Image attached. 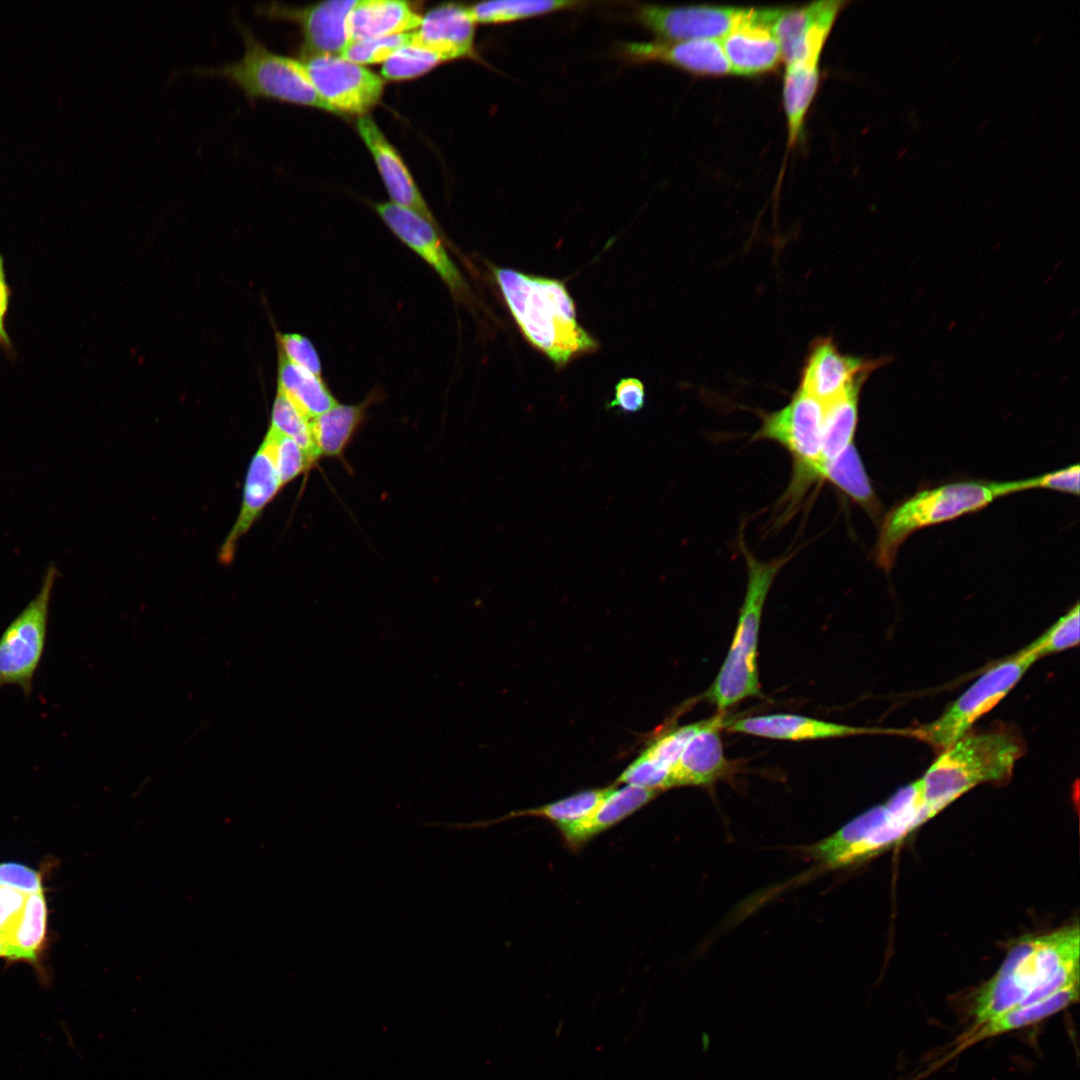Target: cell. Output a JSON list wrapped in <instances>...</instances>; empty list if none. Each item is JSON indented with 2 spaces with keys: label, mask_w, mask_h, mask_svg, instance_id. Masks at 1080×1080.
<instances>
[{
  "label": "cell",
  "mask_w": 1080,
  "mask_h": 1080,
  "mask_svg": "<svg viewBox=\"0 0 1080 1080\" xmlns=\"http://www.w3.org/2000/svg\"><path fill=\"white\" fill-rule=\"evenodd\" d=\"M506 304L528 341L556 366L598 343L577 322L575 305L563 282L495 268Z\"/></svg>",
  "instance_id": "cell-1"
},
{
  "label": "cell",
  "mask_w": 1080,
  "mask_h": 1080,
  "mask_svg": "<svg viewBox=\"0 0 1080 1080\" xmlns=\"http://www.w3.org/2000/svg\"><path fill=\"white\" fill-rule=\"evenodd\" d=\"M1079 969V963L1074 962L1069 948L1059 939L1046 935L1020 938L995 975L977 991L973 1025L1079 981Z\"/></svg>",
  "instance_id": "cell-2"
},
{
  "label": "cell",
  "mask_w": 1080,
  "mask_h": 1080,
  "mask_svg": "<svg viewBox=\"0 0 1080 1080\" xmlns=\"http://www.w3.org/2000/svg\"><path fill=\"white\" fill-rule=\"evenodd\" d=\"M1025 744L1006 724L969 730L941 751L920 780L925 809L933 818L973 787L1007 780Z\"/></svg>",
  "instance_id": "cell-3"
},
{
  "label": "cell",
  "mask_w": 1080,
  "mask_h": 1080,
  "mask_svg": "<svg viewBox=\"0 0 1080 1080\" xmlns=\"http://www.w3.org/2000/svg\"><path fill=\"white\" fill-rule=\"evenodd\" d=\"M748 584L738 624L727 656L706 697L724 710L743 699L760 697L757 668L758 635L763 606L780 568L782 557L770 562L758 561L745 550Z\"/></svg>",
  "instance_id": "cell-4"
},
{
  "label": "cell",
  "mask_w": 1080,
  "mask_h": 1080,
  "mask_svg": "<svg viewBox=\"0 0 1080 1080\" xmlns=\"http://www.w3.org/2000/svg\"><path fill=\"white\" fill-rule=\"evenodd\" d=\"M235 25L244 44L241 58L219 67L199 69V74L224 77L252 102L273 99L333 113L316 92L302 61L273 52L237 18Z\"/></svg>",
  "instance_id": "cell-5"
},
{
  "label": "cell",
  "mask_w": 1080,
  "mask_h": 1080,
  "mask_svg": "<svg viewBox=\"0 0 1080 1080\" xmlns=\"http://www.w3.org/2000/svg\"><path fill=\"white\" fill-rule=\"evenodd\" d=\"M998 497L996 482H956L918 492L884 517L875 547L878 566L889 571L915 531L982 509Z\"/></svg>",
  "instance_id": "cell-6"
},
{
  "label": "cell",
  "mask_w": 1080,
  "mask_h": 1080,
  "mask_svg": "<svg viewBox=\"0 0 1080 1080\" xmlns=\"http://www.w3.org/2000/svg\"><path fill=\"white\" fill-rule=\"evenodd\" d=\"M1036 660L1025 649L986 671L935 720L906 734L943 751L1000 702Z\"/></svg>",
  "instance_id": "cell-7"
},
{
  "label": "cell",
  "mask_w": 1080,
  "mask_h": 1080,
  "mask_svg": "<svg viewBox=\"0 0 1080 1080\" xmlns=\"http://www.w3.org/2000/svg\"><path fill=\"white\" fill-rule=\"evenodd\" d=\"M917 827L914 816L887 801L854 818L809 852L821 864L838 868L882 852Z\"/></svg>",
  "instance_id": "cell-8"
},
{
  "label": "cell",
  "mask_w": 1080,
  "mask_h": 1080,
  "mask_svg": "<svg viewBox=\"0 0 1080 1080\" xmlns=\"http://www.w3.org/2000/svg\"><path fill=\"white\" fill-rule=\"evenodd\" d=\"M58 570L50 564L36 596L9 623L0 637V688L20 687L29 697L45 649L49 608Z\"/></svg>",
  "instance_id": "cell-9"
},
{
  "label": "cell",
  "mask_w": 1080,
  "mask_h": 1080,
  "mask_svg": "<svg viewBox=\"0 0 1080 1080\" xmlns=\"http://www.w3.org/2000/svg\"><path fill=\"white\" fill-rule=\"evenodd\" d=\"M824 405L798 389L791 401L763 417L754 439L780 443L794 459L793 487L800 490L815 480L821 463Z\"/></svg>",
  "instance_id": "cell-10"
},
{
  "label": "cell",
  "mask_w": 1080,
  "mask_h": 1080,
  "mask_svg": "<svg viewBox=\"0 0 1080 1080\" xmlns=\"http://www.w3.org/2000/svg\"><path fill=\"white\" fill-rule=\"evenodd\" d=\"M316 92L333 113L364 114L382 97L383 79L340 55L302 59Z\"/></svg>",
  "instance_id": "cell-11"
},
{
  "label": "cell",
  "mask_w": 1080,
  "mask_h": 1080,
  "mask_svg": "<svg viewBox=\"0 0 1080 1080\" xmlns=\"http://www.w3.org/2000/svg\"><path fill=\"white\" fill-rule=\"evenodd\" d=\"M750 8L692 5H639L633 17L662 41L722 39L749 13Z\"/></svg>",
  "instance_id": "cell-12"
},
{
  "label": "cell",
  "mask_w": 1080,
  "mask_h": 1080,
  "mask_svg": "<svg viewBox=\"0 0 1080 1080\" xmlns=\"http://www.w3.org/2000/svg\"><path fill=\"white\" fill-rule=\"evenodd\" d=\"M357 3L358 0H332L293 7L269 2L256 5L255 12L271 20L298 24L303 36L302 59H306L317 55H340L348 43L346 18Z\"/></svg>",
  "instance_id": "cell-13"
},
{
  "label": "cell",
  "mask_w": 1080,
  "mask_h": 1080,
  "mask_svg": "<svg viewBox=\"0 0 1080 1080\" xmlns=\"http://www.w3.org/2000/svg\"><path fill=\"white\" fill-rule=\"evenodd\" d=\"M376 210L390 230L441 278L457 300H465L468 285L449 256L438 228L421 215L392 202L379 203Z\"/></svg>",
  "instance_id": "cell-14"
},
{
  "label": "cell",
  "mask_w": 1080,
  "mask_h": 1080,
  "mask_svg": "<svg viewBox=\"0 0 1080 1080\" xmlns=\"http://www.w3.org/2000/svg\"><path fill=\"white\" fill-rule=\"evenodd\" d=\"M782 8H750L748 15L721 40L724 54L736 75L774 70L782 61L773 25Z\"/></svg>",
  "instance_id": "cell-15"
},
{
  "label": "cell",
  "mask_w": 1080,
  "mask_h": 1080,
  "mask_svg": "<svg viewBox=\"0 0 1080 1080\" xmlns=\"http://www.w3.org/2000/svg\"><path fill=\"white\" fill-rule=\"evenodd\" d=\"M615 54L627 63L658 62L699 75L733 74L720 40L618 43Z\"/></svg>",
  "instance_id": "cell-16"
},
{
  "label": "cell",
  "mask_w": 1080,
  "mask_h": 1080,
  "mask_svg": "<svg viewBox=\"0 0 1080 1080\" xmlns=\"http://www.w3.org/2000/svg\"><path fill=\"white\" fill-rule=\"evenodd\" d=\"M872 363L842 354L830 338L817 339L808 354L799 389L823 405L864 382Z\"/></svg>",
  "instance_id": "cell-17"
},
{
  "label": "cell",
  "mask_w": 1080,
  "mask_h": 1080,
  "mask_svg": "<svg viewBox=\"0 0 1080 1080\" xmlns=\"http://www.w3.org/2000/svg\"><path fill=\"white\" fill-rule=\"evenodd\" d=\"M357 130L373 156L392 203L412 210L439 229L408 168L378 125L371 117L361 116Z\"/></svg>",
  "instance_id": "cell-18"
},
{
  "label": "cell",
  "mask_w": 1080,
  "mask_h": 1080,
  "mask_svg": "<svg viewBox=\"0 0 1080 1080\" xmlns=\"http://www.w3.org/2000/svg\"><path fill=\"white\" fill-rule=\"evenodd\" d=\"M474 26L467 7L444 4L428 11L412 32L410 45L433 51L451 60L474 57Z\"/></svg>",
  "instance_id": "cell-19"
},
{
  "label": "cell",
  "mask_w": 1080,
  "mask_h": 1080,
  "mask_svg": "<svg viewBox=\"0 0 1080 1080\" xmlns=\"http://www.w3.org/2000/svg\"><path fill=\"white\" fill-rule=\"evenodd\" d=\"M726 718L716 715L687 743L669 774L668 787L709 785L726 774L729 765L720 737Z\"/></svg>",
  "instance_id": "cell-20"
},
{
  "label": "cell",
  "mask_w": 1080,
  "mask_h": 1080,
  "mask_svg": "<svg viewBox=\"0 0 1080 1080\" xmlns=\"http://www.w3.org/2000/svg\"><path fill=\"white\" fill-rule=\"evenodd\" d=\"M282 487L269 448L263 441L250 462L240 513L220 550L222 563L227 564L233 559L238 540Z\"/></svg>",
  "instance_id": "cell-21"
},
{
  "label": "cell",
  "mask_w": 1080,
  "mask_h": 1080,
  "mask_svg": "<svg viewBox=\"0 0 1080 1080\" xmlns=\"http://www.w3.org/2000/svg\"><path fill=\"white\" fill-rule=\"evenodd\" d=\"M1078 999L1079 981H1073L1041 1000L1009 1009L983 1023L972 1025L956 1041L949 1056H955L982 1040L1042 1021L1067 1008Z\"/></svg>",
  "instance_id": "cell-22"
},
{
  "label": "cell",
  "mask_w": 1080,
  "mask_h": 1080,
  "mask_svg": "<svg viewBox=\"0 0 1080 1080\" xmlns=\"http://www.w3.org/2000/svg\"><path fill=\"white\" fill-rule=\"evenodd\" d=\"M727 729L734 733L780 740L826 739L881 732L878 729L854 727L786 713L740 719L732 722Z\"/></svg>",
  "instance_id": "cell-23"
},
{
  "label": "cell",
  "mask_w": 1080,
  "mask_h": 1080,
  "mask_svg": "<svg viewBox=\"0 0 1080 1080\" xmlns=\"http://www.w3.org/2000/svg\"><path fill=\"white\" fill-rule=\"evenodd\" d=\"M658 791L626 785L611 787L607 795L585 818L558 825L569 849L578 850L591 838L611 828L651 801Z\"/></svg>",
  "instance_id": "cell-24"
},
{
  "label": "cell",
  "mask_w": 1080,
  "mask_h": 1080,
  "mask_svg": "<svg viewBox=\"0 0 1080 1080\" xmlns=\"http://www.w3.org/2000/svg\"><path fill=\"white\" fill-rule=\"evenodd\" d=\"M422 22L408 2L358 0L346 18L348 42L415 31Z\"/></svg>",
  "instance_id": "cell-25"
},
{
  "label": "cell",
  "mask_w": 1080,
  "mask_h": 1080,
  "mask_svg": "<svg viewBox=\"0 0 1080 1080\" xmlns=\"http://www.w3.org/2000/svg\"><path fill=\"white\" fill-rule=\"evenodd\" d=\"M376 399L371 394L358 404H336L311 419V430L318 458L341 457L363 422L367 408Z\"/></svg>",
  "instance_id": "cell-26"
},
{
  "label": "cell",
  "mask_w": 1080,
  "mask_h": 1080,
  "mask_svg": "<svg viewBox=\"0 0 1080 1080\" xmlns=\"http://www.w3.org/2000/svg\"><path fill=\"white\" fill-rule=\"evenodd\" d=\"M819 84V59H805L786 64L783 105L788 126V144L792 147L803 124Z\"/></svg>",
  "instance_id": "cell-27"
},
{
  "label": "cell",
  "mask_w": 1080,
  "mask_h": 1080,
  "mask_svg": "<svg viewBox=\"0 0 1080 1080\" xmlns=\"http://www.w3.org/2000/svg\"><path fill=\"white\" fill-rule=\"evenodd\" d=\"M278 380V390L309 419L338 404L322 377L290 362L282 354H280Z\"/></svg>",
  "instance_id": "cell-28"
},
{
  "label": "cell",
  "mask_w": 1080,
  "mask_h": 1080,
  "mask_svg": "<svg viewBox=\"0 0 1080 1080\" xmlns=\"http://www.w3.org/2000/svg\"><path fill=\"white\" fill-rule=\"evenodd\" d=\"M818 478L829 480L872 517L876 518L881 512L880 502L853 443L835 460L822 465L816 472Z\"/></svg>",
  "instance_id": "cell-29"
},
{
  "label": "cell",
  "mask_w": 1080,
  "mask_h": 1080,
  "mask_svg": "<svg viewBox=\"0 0 1080 1080\" xmlns=\"http://www.w3.org/2000/svg\"><path fill=\"white\" fill-rule=\"evenodd\" d=\"M47 913L43 891L29 894L20 919L5 939L8 960L36 965L46 940Z\"/></svg>",
  "instance_id": "cell-30"
},
{
  "label": "cell",
  "mask_w": 1080,
  "mask_h": 1080,
  "mask_svg": "<svg viewBox=\"0 0 1080 1080\" xmlns=\"http://www.w3.org/2000/svg\"><path fill=\"white\" fill-rule=\"evenodd\" d=\"M862 384L863 382L854 384L840 397L824 405L822 455L819 468L835 460L852 443L858 420V395Z\"/></svg>",
  "instance_id": "cell-31"
},
{
  "label": "cell",
  "mask_w": 1080,
  "mask_h": 1080,
  "mask_svg": "<svg viewBox=\"0 0 1080 1080\" xmlns=\"http://www.w3.org/2000/svg\"><path fill=\"white\" fill-rule=\"evenodd\" d=\"M583 4L565 0H495L480 2L467 9L474 23L503 24L575 9Z\"/></svg>",
  "instance_id": "cell-32"
},
{
  "label": "cell",
  "mask_w": 1080,
  "mask_h": 1080,
  "mask_svg": "<svg viewBox=\"0 0 1080 1080\" xmlns=\"http://www.w3.org/2000/svg\"><path fill=\"white\" fill-rule=\"evenodd\" d=\"M610 789L611 787L582 791L538 808L512 812L505 817L490 821L489 823L520 816L545 818L555 823L556 826L572 823L588 816L607 795Z\"/></svg>",
  "instance_id": "cell-33"
},
{
  "label": "cell",
  "mask_w": 1080,
  "mask_h": 1080,
  "mask_svg": "<svg viewBox=\"0 0 1080 1080\" xmlns=\"http://www.w3.org/2000/svg\"><path fill=\"white\" fill-rule=\"evenodd\" d=\"M270 428L293 439L306 452L313 464L317 461L311 419L279 390L272 408Z\"/></svg>",
  "instance_id": "cell-34"
},
{
  "label": "cell",
  "mask_w": 1080,
  "mask_h": 1080,
  "mask_svg": "<svg viewBox=\"0 0 1080 1080\" xmlns=\"http://www.w3.org/2000/svg\"><path fill=\"white\" fill-rule=\"evenodd\" d=\"M1079 611V604L1076 603L1056 623L1024 649L1037 661L1041 657L1078 645Z\"/></svg>",
  "instance_id": "cell-35"
},
{
  "label": "cell",
  "mask_w": 1080,
  "mask_h": 1080,
  "mask_svg": "<svg viewBox=\"0 0 1080 1080\" xmlns=\"http://www.w3.org/2000/svg\"><path fill=\"white\" fill-rule=\"evenodd\" d=\"M263 441L269 448L283 486L313 465L306 452L293 439L271 428Z\"/></svg>",
  "instance_id": "cell-36"
},
{
  "label": "cell",
  "mask_w": 1080,
  "mask_h": 1080,
  "mask_svg": "<svg viewBox=\"0 0 1080 1080\" xmlns=\"http://www.w3.org/2000/svg\"><path fill=\"white\" fill-rule=\"evenodd\" d=\"M445 61L439 54L426 48L408 45L388 58L381 68V75L389 80H404L428 72Z\"/></svg>",
  "instance_id": "cell-37"
},
{
  "label": "cell",
  "mask_w": 1080,
  "mask_h": 1080,
  "mask_svg": "<svg viewBox=\"0 0 1080 1080\" xmlns=\"http://www.w3.org/2000/svg\"><path fill=\"white\" fill-rule=\"evenodd\" d=\"M412 32L350 41L340 56L359 65L384 63L395 52L411 44Z\"/></svg>",
  "instance_id": "cell-38"
},
{
  "label": "cell",
  "mask_w": 1080,
  "mask_h": 1080,
  "mask_svg": "<svg viewBox=\"0 0 1080 1080\" xmlns=\"http://www.w3.org/2000/svg\"><path fill=\"white\" fill-rule=\"evenodd\" d=\"M710 720L711 718L677 728L658 738L642 754L671 771L688 741L699 730L706 727Z\"/></svg>",
  "instance_id": "cell-39"
},
{
  "label": "cell",
  "mask_w": 1080,
  "mask_h": 1080,
  "mask_svg": "<svg viewBox=\"0 0 1080 1080\" xmlns=\"http://www.w3.org/2000/svg\"><path fill=\"white\" fill-rule=\"evenodd\" d=\"M1079 474V465L1076 464L1031 479L998 482V487L1002 496L1031 488H1047L1078 495Z\"/></svg>",
  "instance_id": "cell-40"
},
{
  "label": "cell",
  "mask_w": 1080,
  "mask_h": 1080,
  "mask_svg": "<svg viewBox=\"0 0 1080 1080\" xmlns=\"http://www.w3.org/2000/svg\"><path fill=\"white\" fill-rule=\"evenodd\" d=\"M670 770L642 754L619 776L617 783L660 791L667 789Z\"/></svg>",
  "instance_id": "cell-41"
},
{
  "label": "cell",
  "mask_w": 1080,
  "mask_h": 1080,
  "mask_svg": "<svg viewBox=\"0 0 1080 1080\" xmlns=\"http://www.w3.org/2000/svg\"><path fill=\"white\" fill-rule=\"evenodd\" d=\"M279 343L281 354L290 362L321 377V361L308 338L297 333H286L280 335Z\"/></svg>",
  "instance_id": "cell-42"
},
{
  "label": "cell",
  "mask_w": 1080,
  "mask_h": 1080,
  "mask_svg": "<svg viewBox=\"0 0 1080 1080\" xmlns=\"http://www.w3.org/2000/svg\"><path fill=\"white\" fill-rule=\"evenodd\" d=\"M0 887H7L32 894L42 891V879L38 871L20 863H0Z\"/></svg>",
  "instance_id": "cell-43"
},
{
  "label": "cell",
  "mask_w": 1080,
  "mask_h": 1080,
  "mask_svg": "<svg viewBox=\"0 0 1080 1080\" xmlns=\"http://www.w3.org/2000/svg\"><path fill=\"white\" fill-rule=\"evenodd\" d=\"M28 895L15 889L0 887V937L4 942L20 919Z\"/></svg>",
  "instance_id": "cell-44"
},
{
  "label": "cell",
  "mask_w": 1080,
  "mask_h": 1080,
  "mask_svg": "<svg viewBox=\"0 0 1080 1080\" xmlns=\"http://www.w3.org/2000/svg\"><path fill=\"white\" fill-rule=\"evenodd\" d=\"M645 404V390L643 383L637 378H622L615 386L614 398L607 404L608 408H618L625 413H636Z\"/></svg>",
  "instance_id": "cell-45"
},
{
  "label": "cell",
  "mask_w": 1080,
  "mask_h": 1080,
  "mask_svg": "<svg viewBox=\"0 0 1080 1080\" xmlns=\"http://www.w3.org/2000/svg\"><path fill=\"white\" fill-rule=\"evenodd\" d=\"M9 288L6 283L3 258L0 255V347L9 348L10 340L4 328V319L9 303Z\"/></svg>",
  "instance_id": "cell-46"
},
{
  "label": "cell",
  "mask_w": 1080,
  "mask_h": 1080,
  "mask_svg": "<svg viewBox=\"0 0 1080 1080\" xmlns=\"http://www.w3.org/2000/svg\"><path fill=\"white\" fill-rule=\"evenodd\" d=\"M0 957L7 958V948L4 940L0 937Z\"/></svg>",
  "instance_id": "cell-47"
}]
</instances>
